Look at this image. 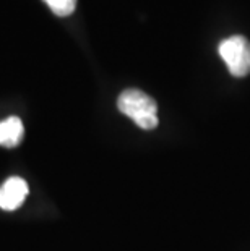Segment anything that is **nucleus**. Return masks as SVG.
Wrapping results in <instances>:
<instances>
[{
  "mask_svg": "<svg viewBox=\"0 0 250 251\" xmlns=\"http://www.w3.org/2000/svg\"><path fill=\"white\" fill-rule=\"evenodd\" d=\"M28 183L21 177H12L0 186V207L3 211H15L23 204L28 196Z\"/></svg>",
  "mask_w": 250,
  "mask_h": 251,
  "instance_id": "nucleus-3",
  "label": "nucleus"
},
{
  "mask_svg": "<svg viewBox=\"0 0 250 251\" xmlns=\"http://www.w3.org/2000/svg\"><path fill=\"white\" fill-rule=\"evenodd\" d=\"M25 128L18 117H8L0 122V146L17 148L23 140Z\"/></svg>",
  "mask_w": 250,
  "mask_h": 251,
  "instance_id": "nucleus-4",
  "label": "nucleus"
},
{
  "mask_svg": "<svg viewBox=\"0 0 250 251\" xmlns=\"http://www.w3.org/2000/svg\"><path fill=\"white\" fill-rule=\"evenodd\" d=\"M117 107L143 130H153L158 125V105L154 99L143 91L125 89L119 96Z\"/></svg>",
  "mask_w": 250,
  "mask_h": 251,
  "instance_id": "nucleus-1",
  "label": "nucleus"
},
{
  "mask_svg": "<svg viewBox=\"0 0 250 251\" xmlns=\"http://www.w3.org/2000/svg\"><path fill=\"white\" fill-rule=\"evenodd\" d=\"M220 55L232 76L242 78L250 73V42L244 36H232L222 41Z\"/></svg>",
  "mask_w": 250,
  "mask_h": 251,
  "instance_id": "nucleus-2",
  "label": "nucleus"
},
{
  "mask_svg": "<svg viewBox=\"0 0 250 251\" xmlns=\"http://www.w3.org/2000/svg\"><path fill=\"white\" fill-rule=\"evenodd\" d=\"M57 17H68L75 12L77 0H44Z\"/></svg>",
  "mask_w": 250,
  "mask_h": 251,
  "instance_id": "nucleus-5",
  "label": "nucleus"
}]
</instances>
